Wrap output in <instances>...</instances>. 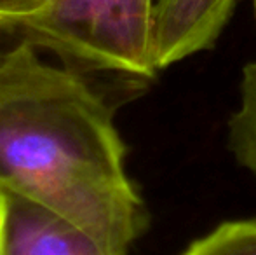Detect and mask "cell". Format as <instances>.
I'll return each mask as SVG.
<instances>
[{"instance_id": "7a4b0ae2", "label": "cell", "mask_w": 256, "mask_h": 255, "mask_svg": "<svg viewBox=\"0 0 256 255\" xmlns=\"http://www.w3.org/2000/svg\"><path fill=\"white\" fill-rule=\"evenodd\" d=\"M155 0H52L18 37L77 70L150 79Z\"/></svg>"}, {"instance_id": "9c48e42d", "label": "cell", "mask_w": 256, "mask_h": 255, "mask_svg": "<svg viewBox=\"0 0 256 255\" xmlns=\"http://www.w3.org/2000/svg\"><path fill=\"white\" fill-rule=\"evenodd\" d=\"M7 49H9V48H0V63H2V60H4V56H6Z\"/></svg>"}, {"instance_id": "5b68a950", "label": "cell", "mask_w": 256, "mask_h": 255, "mask_svg": "<svg viewBox=\"0 0 256 255\" xmlns=\"http://www.w3.org/2000/svg\"><path fill=\"white\" fill-rule=\"evenodd\" d=\"M228 149L237 163L256 177V60L242 70L239 107L228 121Z\"/></svg>"}, {"instance_id": "8992f818", "label": "cell", "mask_w": 256, "mask_h": 255, "mask_svg": "<svg viewBox=\"0 0 256 255\" xmlns=\"http://www.w3.org/2000/svg\"><path fill=\"white\" fill-rule=\"evenodd\" d=\"M182 255H256V218L225 222Z\"/></svg>"}, {"instance_id": "277c9868", "label": "cell", "mask_w": 256, "mask_h": 255, "mask_svg": "<svg viewBox=\"0 0 256 255\" xmlns=\"http://www.w3.org/2000/svg\"><path fill=\"white\" fill-rule=\"evenodd\" d=\"M6 255H112L64 218L0 192Z\"/></svg>"}, {"instance_id": "3957f363", "label": "cell", "mask_w": 256, "mask_h": 255, "mask_svg": "<svg viewBox=\"0 0 256 255\" xmlns=\"http://www.w3.org/2000/svg\"><path fill=\"white\" fill-rule=\"evenodd\" d=\"M239 0H155L154 63L157 70L212 48Z\"/></svg>"}, {"instance_id": "30bf717a", "label": "cell", "mask_w": 256, "mask_h": 255, "mask_svg": "<svg viewBox=\"0 0 256 255\" xmlns=\"http://www.w3.org/2000/svg\"><path fill=\"white\" fill-rule=\"evenodd\" d=\"M254 11H256V0H254Z\"/></svg>"}, {"instance_id": "6da1fadb", "label": "cell", "mask_w": 256, "mask_h": 255, "mask_svg": "<svg viewBox=\"0 0 256 255\" xmlns=\"http://www.w3.org/2000/svg\"><path fill=\"white\" fill-rule=\"evenodd\" d=\"M0 192L52 211L112 255H128L148 220L108 103L80 70L46 62L23 39L0 63Z\"/></svg>"}, {"instance_id": "52a82bcc", "label": "cell", "mask_w": 256, "mask_h": 255, "mask_svg": "<svg viewBox=\"0 0 256 255\" xmlns=\"http://www.w3.org/2000/svg\"><path fill=\"white\" fill-rule=\"evenodd\" d=\"M52 0H0V34H18L23 25L44 13Z\"/></svg>"}, {"instance_id": "ba28073f", "label": "cell", "mask_w": 256, "mask_h": 255, "mask_svg": "<svg viewBox=\"0 0 256 255\" xmlns=\"http://www.w3.org/2000/svg\"><path fill=\"white\" fill-rule=\"evenodd\" d=\"M0 255H6V231H4V210L0 204Z\"/></svg>"}]
</instances>
